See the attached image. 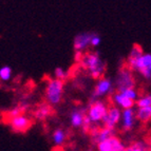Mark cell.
<instances>
[{
  "label": "cell",
  "instance_id": "obj_1",
  "mask_svg": "<svg viewBox=\"0 0 151 151\" xmlns=\"http://www.w3.org/2000/svg\"><path fill=\"white\" fill-rule=\"evenodd\" d=\"M81 63L90 73V75L97 81L103 78L104 74L106 72V63L99 57V54L96 52L95 53L91 52V53L85 54Z\"/></svg>",
  "mask_w": 151,
  "mask_h": 151
},
{
  "label": "cell",
  "instance_id": "obj_2",
  "mask_svg": "<svg viewBox=\"0 0 151 151\" xmlns=\"http://www.w3.org/2000/svg\"><path fill=\"white\" fill-rule=\"evenodd\" d=\"M63 81L57 78H50L45 85V96L49 105H58L63 96Z\"/></svg>",
  "mask_w": 151,
  "mask_h": 151
},
{
  "label": "cell",
  "instance_id": "obj_3",
  "mask_svg": "<svg viewBox=\"0 0 151 151\" xmlns=\"http://www.w3.org/2000/svg\"><path fill=\"white\" fill-rule=\"evenodd\" d=\"M115 88L117 92H123L127 89L135 88V79L131 69H129L128 67H124L119 71L115 79Z\"/></svg>",
  "mask_w": 151,
  "mask_h": 151
},
{
  "label": "cell",
  "instance_id": "obj_4",
  "mask_svg": "<svg viewBox=\"0 0 151 151\" xmlns=\"http://www.w3.org/2000/svg\"><path fill=\"white\" fill-rule=\"evenodd\" d=\"M108 106L101 101H96L94 103H91L88 111H87V116L91 119V122L96 125L99 122H103L104 117L106 116L108 112Z\"/></svg>",
  "mask_w": 151,
  "mask_h": 151
},
{
  "label": "cell",
  "instance_id": "obj_5",
  "mask_svg": "<svg viewBox=\"0 0 151 151\" xmlns=\"http://www.w3.org/2000/svg\"><path fill=\"white\" fill-rule=\"evenodd\" d=\"M113 88H114L113 81H111L110 78L103 77L101 79H98L95 85V88H94L93 94H92L91 103H94V101H98L97 98H101L103 96H106L108 94H110L113 91Z\"/></svg>",
  "mask_w": 151,
  "mask_h": 151
},
{
  "label": "cell",
  "instance_id": "obj_6",
  "mask_svg": "<svg viewBox=\"0 0 151 151\" xmlns=\"http://www.w3.org/2000/svg\"><path fill=\"white\" fill-rule=\"evenodd\" d=\"M122 114H123V110H121V108L119 107L112 105L109 107L108 112H107L106 116L104 117L101 124L106 128L114 129L116 125L122 121Z\"/></svg>",
  "mask_w": 151,
  "mask_h": 151
},
{
  "label": "cell",
  "instance_id": "obj_7",
  "mask_svg": "<svg viewBox=\"0 0 151 151\" xmlns=\"http://www.w3.org/2000/svg\"><path fill=\"white\" fill-rule=\"evenodd\" d=\"M8 123L9 126L15 132H25L32 127V119L24 114H20L16 117L8 119Z\"/></svg>",
  "mask_w": 151,
  "mask_h": 151
},
{
  "label": "cell",
  "instance_id": "obj_8",
  "mask_svg": "<svg viewBox=\"0 0 151 151\" xmlns=\"http://www.w3.org/2000/svg\"><path fill=\"white\" fill-rule=\"evenodd\" d=\"M92 37H93V33H78L77 35L74 37L73 40V47L75 52H83V51L87 50L91 45Z\"/></svg>",
  "mask_w": 151,
  "mask_h": 151
},
{
  "label": "cell",
  "instance_id": "obj_9",
  "mask_svg": "<svg viewBox=\"0 0 151 151\" xmlns=\"http://www.w3.org/2000/svg\"><path fill=\"white\" fill-rule=\"evenodd\" d=\"M136 121V110L132 109H126L123 110L122 114V127L125 131H129L133 129Z\"/></svg>",
  "mask_w": 151,
  "mask_h": 151
},
{
  "label": "cell",
  "instance_id": "obj_10",
  "mask_svg": "<svg viewBox=\"0 0 151 151\" xmlns=\"http://www.w3.org/2000/svg\"><path fill=\"white\" fill-rule=\"evenodd\" d=\"M112 136H114V129H109L106 128V127H103V128H99L96 131H94L93 133H91V139L97 146L99 143L107 141Z\"/></svg>",
  "mask_w": 151,
  "mask_h": 151
},
{
  "label": "cell",
  "instance_id": "obj_11",
  "mask_svg": "<svg viewBox=\"0 0 151 151\" xmlns=\"http://www.w3.org/2000/svg\"><path fill=\"white\" fill-rule=\"evenodd\" d=\"M112 101H113L114 106L119 107V108L126 110V109H132L136 105L135 101H131L128 97L124 95L122 92H116L112 95Z\"/></svg>",
  "mask_w": 151,
  "mask_h": 151
},
{
  "label": "cell",
  "instance_id": "obj_12",
  "mask_svg": "<svg viewBox=\"0 0 151 151\" xmlns=\"http://www.w3.org/2000/svg\"><path fill=\"white\" fill-rule=\"evenodd\" d=\"M128 68L131 70L137 71V72H141L142 70H145V69L151 71V53H145Z\"/></svg>",
  "mask_w": 151,
  "mask_h": 151
},
{
  "label": "cell",
  "instance_id": "obj_13",
  "mask_svg": "<svg viewBox=\"0 0 151 151\" xmlns=\"http://www.w3.org/2000/svg\"><path fill=\"white\" fill-rule=\"evenodd\" d=\"M87 113L83 109H73L70 113V124L73 128H81Z\"/></svg>",
  "mask_w": 151,
  "mask_h": 151
},
{
  "label": "cell",
  "instance_id": "obj_14",
  "mask_svg": "<svg viewBox=\"0 0 151 151\" xmlns=\"http://www.w3.org/2000/svg\"><path fill=\"white\" fill-rule=\"evenodd\" d=\"M145 53L143 52V49H142L141 45H133V47H132V49H131L128 54V57H127V67H130L136 59H139Z\"/></svg>",
  "mask_w": 151,
  "mask_h": 151
},
{
  "label": "cell",
  "instance_id": "obj_15",
  "mask_svg": "<svg viewBox=\"0 0 151 151\" xmlns=\"http://www.w3.org/2000/svg\"><path fill=\"white\" fill-rule=\"evenodd\" d=\"M51 112H52L51 105H49V104H42V105H40V106L36 109L34 115H35V119H38V121H43V119H45L50 115Z\"/></svg>",
  "mask_w": 151,
  "mask_h": 151
},
{
  "label": "cell",
  "instance_id": "obj_16",
  "mask_svg": "<svg viewBox=\"0 0 151 151\" xmlns=\"http://www.w3.org/2000/svg\"><path fill=\"white\" fill-rule=\"evenodd\" d=\"M67 139V133L65 131L61 128H57L53 131V134H52V141L55 144V146L59 147L61 145H63Z\"/></svg>",
  "mask_w": 151,
  "mask_h": 151
},
{
  "label": "cell",
  "instance_id": "obj_17",
  "mask_svg": "<svg viewBox=\"0 0 151 151\" xmlns=\"http://www.w3.org/2000/svg\"><path fill=\"white\" fill-rule=\"evenodd\" d=\"M136 119L142 123H148L151 121V106L136 109Z\"/></svg>",
  "mask_w": 151,
  "mask_h": 151
},
{
  "label": "cell",
  "instance_id": "obj_18",
  "mask_svg": "<svg viewBox=\"0 0 151 151\" xmlns=\"http://www.w3.org/2000/svg\"><path fill=\"white\" fill-rule=\"evenodd\" d=\"M151 106V93L144 94L139 96V98L136 101V107L137 108H146Z\"/></svg>",
  "mask_w": 151,
  "mask_h": 151
},
{
  "label": "cell",
  "instance_id": "obj_19",
  "mask_svg": "<svg viewBox=\"0 0 151 151\" xmlns=\"http://www.w3.org/2000/svg\"><path fill=\"white\" fill-rule=\"evenodd\" d=\"M111 141H112V151H126L127 147L117 136H112Z\"/></svg>",
  "mask_w": 151,
  "mask_h": 151
},
{
  "label": "cell",
  "instance_id": "obj_20",
  "mask_svg": "<svg viewBox=\"0 0 151 151\" xmlns=\"http://www.w3.org/2000/svg\"><path fill=\"white\" fill-rule=\"evenodd\" d=\"M12 77V69L9 65H3L0 68V79L2 81H8Z\"/></svg>",
  "mask_w": 151,
  "mask_h": 151
},
{
  "label": "cell",
  "instance_id": "obj_21",
  "mask_svg": "<svg viewBox=\"0 0 151 151\" xmlns=\"http://www.w3.org/2000/svg\"><path fill=\"white\" fill-rule=\"evenodd\" d=\"M122 93L124 94V95L126 96V97H128L129 99H131V101H137V99L139 98V92H137V90H136L135 88H131V89H127V90L123 91Z\"/></svg>",
  "mask_w": 151,
  "mask_h": 151
},
{
  "label": "cell",
  "instance_id": "obj_22",
  "mask_svg": "<svg viewBox=\"0 0 151 151\" xmlns=\"http://www.w3.org/2000/svg\"><path fill=\"white\" fill-rule=\"evenodd\" d=\"M147 149H148V147L144 142H136L133 145L127 147L126 151H146Z\"/></svg>",
  "mask_w": 151,
  "mask_h": 151
},
{
  "label": "cell",
  "instance_id": "obj_23",
  "mask_svg": "<svg viewBox=\"0 0 151 151\" xmlns=\"http://www.w3.org/2000/svg\"><path fill=\"white\" fill-rule=\"evenodd\" d=\"M97 151H112V141L111 137L97 145Z\"/></svg>",
  "mask_w": 151,
  "mask_h": 151
},
{
  "label": "cell",
  "instance_id": "obj_24",
  "mask_svg": "<svg viewBox=\"0 0 151 151\" xmlns=\"http://www.w3.org/2000/svg\"><path fill=\"white\" fill-rule=\"evenodd\" d=\"M54 75H55V78L57 79H60V81H65V78L68 77V72L65 71L63 68L58 67L54 70Z\"/></svg>",
  "mask_w": 151,
  "mask_h": 151
},
{
  "label": "cell",
  "instance_id": "obj_25",
  "mask_svg": "<svg viewBox=\"0 0 151 151\" xmlns=\"http://www.w3.org/2000/svg\"><path fill=\"white\" fill-rule=\"evenodd\" d=\"M22 114V108H19V107H16V108H13L12 110H10L8 112V119H13V117H16V116Z\"/></svg>",
  "mask_w": 151,
  "mask_h": 151
},
{
  "label": "cell",
  "instance_id": "obj_26",
  "mask_svg": "<svg viewBox=\"0 0 151 151\" xmlns=\"http://www.w3.org/2000/svg\"><path fill=\"white\" fill-rule=\"evenodd\" d=\"M101 37L97 34H94L93 33V37H92V41H91V45L92 47H97V45H101Z\"/></svg>",
  "mask_w": 151,
  "mask_h": 151
},
{
  "label": "cell",
  "instance_id": "obj_27",
  "mask_svg": "<svg viewBox=\"0 0 151 151\" xmlns=\"http://www.w3.org/2000/svg\"><path fill=\"white\" fill-rule=\"evenodd\" d=\"M150 151H151V143H150Z\"/></svg>",
  "mask_w": 151,
  "mask_h": 151
},
{
  "label": "cell",
  "instance_id": "obj_28",
  "mask_svg": "<svg viewBox=\"0 0 151 151\" xmlns=\"http://www.w3.org/2000/svg\"><path fill=\"white\" fill-rule=\"evenodd\" d=\"M146 151H148V150H146Z\"/></svg>",
  "mask_w": 151,
  "mask_h": 151
}]
</instances>
